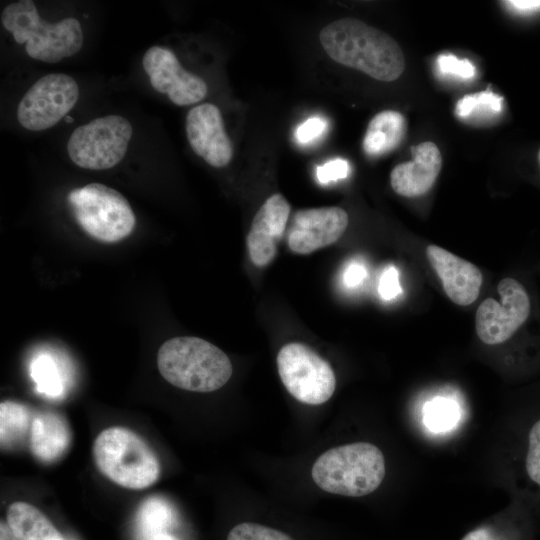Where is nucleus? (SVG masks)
Listing matches in <instances>:
<instances>
[{
	"mask_svg": "<svg viewBox=\"0 0 540 540\" xmlns=\"http://www.w3.org/2000/svg\"><path fill=\"white\" fill-rule=\"evenodd\" d=\"M1 22L18 44L26 43L25 49L31 58L43 62H59L76 54L83 44L82 27L77 19L49 23L40 18L31 0L7 5L1 13Z\"/></svg>",
	"mask_w": 540,
	"mask_h": 540,
	"instance_id": "20e7f679",
	"label": "nucleus"
},
{
	"mask_svg": "<svg viewBox=\"0 0 540 540\" xmlns=\"http://www.w3.org/2000/svg\"><path fill=\"white\" fill-rule=\"evenodd\" d=\"M438 73L441 76L469 80L475 77L476 68L468 59H459L450 53L440 54L436 61Z\"/></svg>",
	"mask_w": 540,
	"mask_h": 540,
	"instance_id": "bb28decb",
	"label": "nucleus"
},
{
	"mask_svg": "<svg viewBox=\"0 0 540 540\" xmlns=\"http://www.w3.org/2000/svg\"><path fill=\"white\" fill-rule=\"evenodd\" d=\"M157 367L170 384L193 392H212L223 387L233 371L230 359L221 349L189 336L165 341L157 353Z\"/></svg>",
	"mask_w": 540,
	"mask_h": 540,
	"instance_id": "f03ea898",
	"label": "nucleus"
},
{
	"mask_svg": "<svg viewBox=\"0 0 540 540\" xmlns=\"http://www.w3.org/2000/svg\"><path fill=\"white\" fill-rule=\"evenodd\" d=\"M172 512L169 505L158 497L147 499L141 505L138 513L140 528L150 536V540L160 534L170 524Z\"/></svg>",
	"mask_w": 540,
	"mask_h": 540,
	"instance_id": "4be33fe9",
	"label": "nucleus"
},
{
	"mask_svg": "<svg viewBox=\"0 0 540 540\" xmlns=\"http://www.w3.org/2000/svg\"><path fill=\"white\" fill-rule=\"evenodd\" d=\"M378 291L381 298L385 301L393 300L402 292L399 273L395 267L389 266L383 271L380 277Z\"/></svg>",
	"mask_w": 540,
	"mask_h": 540,
	"instance_id": "c756f323",
	"label": "nucleus"
},
{
	"mask_svg": "<svg viewBox=\"0 0 540 540\" xmlns=\"http://www.w3.org/2000/svg\"><path fill=\"white\" fill-rule=\"evenodd\" d=\"M185 128L191 148L209 165L222 168L230 163L233 146L216 105L203 103L191 108Z\"/></svg>",
	"mask_w": 540,
	"mask_h": 540,
	"instance_id": "ddd939ff",
	"label": "nucleus"
},
{
	"mask_svg": "<svg viewBox=\"0 0 540 540\" xmlns=\"http://www.w3.org/2000/svg\"><path fill=\"white\" fill-rule=\"evenodd\" d=\"M65 120H66L67 122H72V121H73V119H72L71 117H69V116H66V117H65Z\"/></svg>",
	"mask_w": 540,
	"mask_h": 540,
	"instance_id": "c9c22d12",
	"label": "nucleus"
},
{
	"mask_svg": "<svg viewBox=\"0 0 540 540\" xmlns=\"http://www.w3.org/2000/svg\"><path fill=\"white\" fill-rule=\"evenodd\" d=\"M31 376L37 384V391L51 397L62 392V384L56 363L47 355L39 356L31 365Z\"/></svg>",
	"mask_w": 540,
	"mask_h": 540,
	"instance_id": "b1692460",
	"label": "nucleus"
},
{
	"mask_svg": "<svg viewBox=\"0 0 540 540\" xmlns=\"http://www.w3.org/2000/svg\"><path fill=\"white\" fill-rule=\"evenodd\" d=\"M98 470L117 485L140 490L153 485L160 465L150 446L132 430L113 426L98 434L93 443Z\"/></svg>",
	"mask_w": 540,
	"mask_h": 540,
	"instance_id": "39448f33",
	"label": "nucleus"
},
{
	"mask_svg": "<svg viewBox=\"0 0 540 540\" xmlns=\"http://www.w3.org/2000/svg\"><path fill=\"white\" fill-rule=\"evenodd\" d=\"M290 204L276 193L266 199L252 220L246 243L253 264L264 267L277 254V243L282 238L290 215Z\"/></svg>",
	"mask_w": 540,
	"mask_h": 540,
	"instance_id": "4468645a",
	"label": "nucleus"
},
{
	"mask_svg": "<svg viewBox=\"0 0 540 540\" xmlns=\"http://www.w3.org/2000/svg\"><path fill=\"white\" fill-rule=\"evenodd\" d=\"M131 137L132 126L125 117H99L72 132L67 142L68 155L81 168L106 170L124 158Z\"/></svg>",
	"mask_w": 540,
	"mask_h": 540,
	"instance_id": "0eeeda50",
	"label": "nucleus"
},
{
	"mask_svg": "<svg viewBox=\"0 0 540 540\" xmlns=\"http://www.w3.org/2000/svg\"><path fill=\"white\" fill-rule=\"evenodd\" d=\"M78 97V84L71 76L62 73L44 75L20 100L17 119L30 131L48 129L66 117Z\"/></svg>",
	"mask_w": 540,
	"mask_h": 540,
	"instance_id": "9d476101",
	"label": "nucleus"
},
{
	"mask_svg": "<svg viewBox=\"0 0 540 540\" xmlns=\"http://www.w3.org/2000/svg\"><path fill=\"white\" fill-rule=\"evenodd\" d=\"M151 540H176V538L167 533H164L153 537Z\"/></svg>",
	"mask_w": 540,
	"mask_h": 540,
	"instance_id": "f704fd0d",
	"label": "nucleus"
},
{
	"mask_svg": "<svg viewBox=\"0 0 540 540\" xmlns=\"http://www.w3.org/2000/svg\"><path fill=\"white\" fill-rule=\"evenodd\" d=\"M462 540H491V535L488 529L478 528L468 533Z\"/></svg>",
	"mask_w": 540,
	"mask_h": 540,
	"instance_id": "473e14b6",
	"label": "nucleus"
},
{
	"mask_svg": "<svg viewBox=\"0 0 540 540\" xmlns=\"http://www.w3.org/2000/svg\"><path fill=\"white\" fill-rule=\"evenodd\" d=\"M67 200L77 223L98 241L118 242L134 229L136 219L129 202L111 187L90 183L71 190Z\"/></svg>",
	"mask_w": 540,
	"mask_h": 540,
	"instance_id": "423d86ee",
	"label": "nucleus"
},
{
	"mask_svg": "<svg viewBox=\"0 0 540 540\" xmlns=\"http://www.w3.org/2000/svg\"><path fill=\"white\" fill-rule=\"evenodd\" d=\"M349 223L347 212L336 206L298 210L288 230V246L297 254H309L335 243Z\"/></svg>",
	"mask_w": 540,
	"mask_h": 540,
	"instance_id": "f8f14e48",
	"label": "nucleus"
},
{
	"mask_svg": "<svg viewBox=\"0 0 540 540\" xmlns=\"http://www.w3.org/2000/svg\"><path fill=\"white\" fill-rule=\"evenodd\" d=\"M0 540H20L10 529L7 522L0 523Z\"/></svg>",
	"mask_w": 540,
	"mask_h": 540,
	"instance_id": "72a5a7b5",
	"label": "nucleus"
},
{
	"mask_svg": "<svg viewBox=\"0 0 540 540\" xmlns=\"http://www.w3.org/2000/svg\"><path fill=\"white\" fill-rule=\"evenodd\" d=\"M406 131L404 116L394 110H384L369 122L363 139L364 152L371 157L385 155L402 141Z\"/></svg>",
	"mask_w": 540,
	"mask_h": 540,
	"instance_id": "a211bd4d",
	"label": "nucleus"
},
{
	"mask_svg": "<svg viewBox=\"0 0 540 540\" xmlns=\"http://www.w3.org/2000/svg\"><path fill=\"white\" fill-rule=\"evenodd\" d=\"M367 277V269L363 262L353 260L347 264L342 272V283L347 288H356Z\"/></svg>",
	"mask_w": 540,
	"mask_h": 540,
	"instance_id": "7c9ffc66",
	"label": "nucleus"
},
{
	"mask_svg": "<svg viewBox=\"0 0 540 540\" xmlns=\"http://www.w3.org/2000/svg\"><path fill=\"white\" fill-rule=\"evenodd\" d=\"M311 475L326 492L360 497L372 493L382 483L385 460L380 449L371 443L346 444L320 455Z\"/></svg>",
	"mask_w": 540,
	"mask_h": 540,
	"instance_id": "7ed1b4c3",
	"label": "nucleus"
},
{
	"mask_svg": "<svg viewBox=\"0 0 540 540\" xmlns=\"http://www.w3.org/2000/svg\"><path fill=\"white\" fill-rule=\"evenodd\" d=\"M350 164L346 159L335 158L317 166L316 177L320 184L327 185L348 177Z\"/></svg>",
	"mask_w": 540,
	"mask_h": 540,
	"instance_id": "cd10ccee",
	"label": "nucleus"
},
{
	"mask_svg": "<svg viewBox=\"0 0 540 540\" xmlns=\"http://www.w3.org/2000/svg\"><path fill=\"white\" fill-rule=\"evenodd\" d=\"M426 256L455 304L467 306L478 298L483 277L474 264L436 245L427 246Z\"/></svg>",
	"mask_w": 540,
	"mask_h": 540,
	"instance_id": "2eb2a0df",
	"label": "nucleus"
},
{
	"mask_svg": "<svg viewBox=\"0 0 540 540\" xmlns=\"http://www.w3.org/2000/svg\"><path fill=\"white\" fill-rule=\"evenodd\" d=\"M523 464L528 480L540 489V417L527 431Z\"/></svg>",
	"mask_w": 540,
	"mask_h": 540,
	"instance_id": "393cba45",
	"label": "nucleus"
},
{
	"mask_svg": "<svg viewBox=\"0 0 540 540\" xmlns=\"http://www.w3.org/2000/svg\"><path fill=\"white\" fill-rule=\"evenodd\" d=\"M34 414L29 407L14 401L0 404V441L2 449L28 444Z\"/></svg>",
	"mask_w": 540,
	"mask_h": 540,
	"instance_id": "aec40b11",
	"label": "nucleus"
},
{
	"mask_svg": "<svg viewBox=\"0 0 540 540\" xmlns=\"http://www.w3.org/2000/svg\"><path fill=\"white\" fill-rule=\"evenodd\" d=\"M326 54L335 62L370 77L391 82L405 69L399 44L387 33L354 18L335 20L319 33Z\"/></svg>",
	"mask_w": 540,
	"mask_h": 540,
	"instance_id": "f257e3e1",
	"label": "nucleus"
},
{
	"mask_svg": "<svg viewBox=\"0 0 540 540\" xmlns=\"http://www.w3.org/2000/svg\"><path fill=\"white\" fill-rule=\"evenodd\" d=\"M152 87L167 94L175 105L187 106L203 100L207 84L199 76L186 71L175 54L161 46L149 48L142 59Z\"/></svg>",
	"mask_w": 540,
	"mask_h": 540,
	"instance_id": "9b49d317",
	"label": "nucleus"
},
{
	"mask_svg": "<svg viewBox=\"0 0 540 540\" xmlns=\"http://www.w3.org/2000/svg\"><path fill=\"white\" fill-rule=\"evenodd\" d=\"M503 4L519 14H529L540 10V0H510L504 1Z\"/></svg>",
	"mask_w": 540,
	"mask_h": 540,
	"instance_id": "2f4dec72",
	"label": "nucleus"
},
{
	"mask_svg": "<svg viewBox=\"0 0 540 540\" xmlns=\"http://www.w3.org/2000/svg\"><path fill=\"white\" fill-rule=\"evenodd\" d=\"M503 110V98L497 93L486 90L465 95L455 107V114L462 119H489Z\"/></svg>",
	"mask_w": 540,
	"mask_h": 540,
	"instance_id": "412c9836",
	"label": "nucleus"
},
{
	"mask_svg": "<svg viewBox=\"0 0 540 540\" xmlns=\"http://www.w3.org/2000/svg\"><path fill=\"white\" fill-rule=\"evenodd\" d=\"M458 417L456 403L448 398L437 397L424 406V423L433 432H444L453 428Z\"/></svg>",
	"mask_w": 540,
	"mask_h": 540,
	"instance_id": "5701e85b",
	"label": "nucleus"
},
{
	"mask_svg": "<svg viewBox=\"0 0 540 540\" xmlns=\"http://www.w3.org/2000/svg\"><path fill=\"white\" fill-rule=\"evenodd\" d=\"M538 162H539V165H540V149H539V152H538Z\"/></svg>",
	"mask_w": 540,
	"mask_h": 540,
	"instance_id": "e433bc0d",
	"label": "nucleus"
},
{
	"mask_svg": "<svg viewBox=\"0 0 540 540\" xmlns=\"http://www.w3.org/2000/svg\"><path fill=\"white\" fill-rule=\"evenodd\" d=\"M227 540H293L279 530L257 523L244 522L233 527Z\"/></svg>",
	"mask_w": 540,
	"mask_h": 540,
	"instance_id": "a878e982",
	"label": "nucleus"
},
{
	"mask_svg": "<svg viewBox=\"0 0 540 540\" xmlns=\"http://www.w3.org/2000/svg\"><path fill=\"white\" fill-rule=\"evenodd\" d=\"M500 300L485 299L478 307L475 327L478 337L488 345L511 339L529 321L533 306L527 288L512 277L497 286Z\"/></svg>",
	"mask_w": 540,
	"mask_h": 540,
	"instance_id": "1a4fd4ad",
	"label": "nucleus"
},
{
	"mask_svg": "<svg viewBox=\"0 0 540 540\" xmlns=\"http://www.w3.org/2000/svg\"><path fill=\"white\" fill-rule=\"evenodd\" d=\"M70 442V428L62 415L51 411L34 414L28 446L38 461H57L67 452Z\"/></svg>",
	"mask_w": 540,
	"mask_h": 540,
	"instance_id": "f3484780",
	"label": "nucleus"
},
{
	"mask_svg": "<svg viewBox=\"0 0 540 540\" xmlns=\"http://www.w3.org/2000/svg\"><path fill=\"white\" fill-rule=\"evenodd\" d=\"M327 126L328 123L323 117L308 118L297 127L295 138L300 144L312 143L325 133Z\"/></svg>",
	"mask_w": 540,
	"mask_h": 540,
	"instance_id": "c85d7f7f",
	"label": "nucleus"
},
{
	"mask_svg": "<svg viewBox=\"0 0 540 540\" xmlns=\"http://www.w3.org/2000/svg\"><path fill=\"white\" fill-rule=\"evenodd\" d=\"M6 522L20 540H63L52 522L26 502L12 503L7 509Z\"/></svg>",
	"mask_w": 540,
	"mask_h": 540,
	"instance_id": "6ab92c4d",
	"label": "nucleus"
},
{
	"mask_svg": "<svg viewBox=\"0 0 540 540\" xmlns=\"http://www.w3.org/2000/svg\"><path fill=\"white\" fill-rule=\"evenodd\" d=\"M277 367L287 391L298 401L320 405L328 401L336 386L329 363L302 343H288L277 355Z\"/></svg>",
	"mask_w": 540,
	"mask_h": 540,
	"instance_id": "6e6552de",
	"label": "nucleus"
},
{
	"mask_svg": "<svg viewBox=\"0 0 540 540\" xmlns=\"http://www.w3.org/2000/svg\"><path fill=\"white\" fill-rule=\"evenodd\" d=\"M412 160L396 165L390 173L392 189L404 197L427 193L435 183L442 166L439 148L430 141L412 147Z\"/></svg>",
	"mask_w": 540,
	"mask_h": 540,
	"instance_id": "dca6fc26",
	"label": "nucleus"
}]
</instances>
